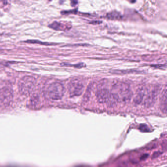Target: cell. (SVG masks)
Wrapping results in <instances>:
<instances>
[{
    "label": "cell",
    "mask_w": 167,
    "mask_h": 167,
    "mask_svg": "<svg viewBox=\"0 0 167 167\" xmlns=\"http://www.w3.org/2000/svg\"><path fill=\"white\" fill-rule=\"evenodd\" d=\"M111 93L116 96L119 101L126 102L130 99L131 92L128 84L123 82L116 83L113 86Z\"/></svg>",
    "instance_id": "6da1fadb"
},
{
    "label": "cell",
    "mask_w": 167,
    "mask_h": 167,
    "mask_svg": "<svg viewBox=\"0 0 167 167\" xmlns=\"http://www.w3.org/2000/svg\"><path fill=\"white\" fill-rule=\"evenodd\" d=\"M47 92L48 97L51 99H61L64 94V87L60 82H55L50 84L47 89Z\"/></svg>",
    "instance_id": "7a4b0ae2"
},
{
    "label": "cell",
    "mask_w": 167,
    "mask_h": 167,
    "mask_svg": "<svg viewBox=\"0 0 167 167\" xmlns=\"http://www.w3.org/2000/svg\"><path fill=\"white\" fill-rule=\"evenodd\" d=\"M36 83L35 78L30 76L23 77L19 82V89L21 93L24 94L30 93Z\"/></svg>",
    "instance_id": "3957f363"
},
{
    "label": "cell",
    "mask_w": 167,
    "mask_h": 167,
    "mask_svg": "<svg viewBox=\"0 0 167 167\" xmlns=\"http://www.w3.org/2000/svg\"><path fill=\"white\" fill-rule=\"evenodd\" d=\"M68 88L70 97H78L81 95L84 91V85L80 79L74 78L70 82Z\"/></svg>",
    "instance_id": "277c9868"
},
{
    "label": "cell",
    "mask_w": 167,
    "mask_h": 167,
    "mask_svg": "<svg viewBox=\"0 0 167 167\" xmlns=\"http://www.w3.org/2000/svg\"><path fill=\"white\" fill-rule=\"evenodd\" d=\"M96 96L100 103H107L109 100L110 92L107 86H106L105 82L100 83L97 88Z\"/></svg>",
    "instance_id": "5b68a950"
},
{
    "label": "cell",
    "mask_w": 167,
    "mask_h": 167,
    "mask_svg": "<svg viewBox=\"0 0 167 167\" xmlns=\"http://www.w3.org/2000/svg\"><path fill=\"white\" fill-rule=\"evenodd\" d=\"M13 91L10 87H4L0 89V105H8L13 100Z\"/></svg>",
    "instance_id": "8992f818"
},
{
    "label": "cell",
    "mask_w": 167,
    "mask_h": 167,
    "mask_svg": "<svg viewBox=\"0 0 167 167\" xmlns=\"http://www.w3.org/2000/svg\"><path fill=\"white\" fill-rule=\"evenodd\" d=\"M160 90L161 88L159 86H155L149 92L144 102L146 107L150 108L154 106Z\"/></svg>",
    "instance_id": "52a82bcc"
},
{
    "label": "cell",
    "mask_w": 167,
    "mask_h": 167,
    "mask_svg": "<svg viewBox=\"0 0 167 167\" xmlns=\"http://www.w3.org/2000/svg\"><path fill=\"white\" fill-rule=\"evenodd\" d=\"M167 89L164 90L160 98V109L162 112L166 114L167 112Z\"/></svg>",
    "instance_id": "ba28073f"
},
{
    "label": "cell",
    "mask_w": 167,
    "mask_h": 167,
    "mask_svg": "<svg viewBox=\"0 0 167 167\" xmlns=\"http://www.w3.org/2000/svg\"><path fill=\"white\" fill-rule=\"evenodd\" d=\"M49 27L52 29L57 30V31H64L69 28V27L68 26L67 24L63 23L61 22H57V21L53 22L51 24V25H49Z\"/></svg>",
    "instance_id": "9c48e42d"
},
{
    "label": "cell",
    "mask_w": 167,
    "mask_h": 167,
    "mask_svg": "<svg viewBox=\"0 0 167 167\" xmlns=\"http://www.w3.org/2000/svg\"><path fill=\"white\" fill-rule=\"evenodd\" d=\"M145 90L143 88H140L138 90L137 93L136 94L134 102L136 105H139L142 103L143 100L144 99V97L145 96Z\"/></svg>",
    "instance_id": "30bf717a"
},
{
    "label": "cell",
    "mask_w": 167,
    "mask_h": 167,
    "mask_svg": "<svg viewBox=\"0 0 167 167\" xmlns=\"http://www.w3.org/2000/svg\"><path fill=\"white\" fill-rule=\"evenodd\" d=\"M107 18L109 19H112V20H119L121 19L122 18L121 13L118 12V11H112L110 13L107 14Z\"/></svg>",
    "instance_id": "8fae6325"
},
{
    "label": "cell",
    "mask_w": 167,
    "mask_h": 167,
    "mask_svg": "<svg viewBox=\"0 0 167 167\" xmlns=\"http://www.w3.org/2000/svg\"><path fill=\"white\" fill-rule=\"evenodd\" d=\"M136 70H114L112 73L117 74H126L133 73L137 72Z\"/></svg>",
    "instance_id": "7c38bea8"
},
{
    "label": "cell",
    "mask_w": 167,
    "mask_h": 167,
    "mask_svg": "<svg viewBox=\"0 0 167 167\" xmlns=\"http://www.w3.org/2000/svg\"><path fill=\"white\" fill-rule=\"evenodd\" d=\"M68 65L72 66H74V68H78V69H79V68H83V67H85L86 66L85 64H84V63H79L75 65L69 64Z\"/></svg>",
    "instance_id": "4fadbf2b"
},
{
    "label": "cell",
    "mask_w": 167,
    "mask_h": 167,
    "mask_svg": "<svg viewBox=\"0 0 167 167\" xmlns=\"http://www.w3.org/2000/svg\"><path fill=\"white\" fill-rule=\"evenodd\" d=\"M28 43H32L40 44L42 45H51L50 44H48V43H44V42H41V41H38V40H29V41H26Z\"/></svg>",
    "instance_id": "5bb4252c"
},
{
    "label": "cell",
    "mask_w": 167,
    "mask_h": 167,
    "mask_svg": "<svg viewBox=\"0 0 167 167\" xmlns=\"http://www.w3.org/2000/svg\"><path fill=\"white\" fill-rule=\"evenodd\" d=\"M78 11V9H74V10H69V11H62V13H76Z\"/></svg>",
    "instance_id": "9a60e30c"
},
{
    "label": "cell",
    "mask_w": 167,
    "mask_h": 167,
    "mask_svg": "<svg viewBox=\"0 0 167 167\" xmlns=\"http://www.w3.org/2000/svg\"><path fill=\"white\" fill-rule=\"evenodd\" d=\"M152 67H154L155 68H159V69H164V68H166V65H151Z\"/></svg>",
    "instance_id": "2e32d148"
},
{
    "label": "cell",
    "mask_w": 167,
    "mask_h": 167,
    "mask_svg": "<svg viewBox=\"0 0 167 167\" xmlns=\"http://www.w3.org/2000/svg\"><path fill=\"white\" fill-rule=\"evenodd\" d=\"M161 154V153L160 152V151H157V152H154V154H153L152 157H153V158H156V157H158Z\"/></svg>",
    "instance_id": "e0dca14e"
},
{
    "label": "cell",
    "mask_w": 167,
    "mask_h": 167,
    "mask_svg": "<svg viewBox=\"0 0 167 167\" xmlns=\"http://www.w3.org/2000/svg\"><path fill=\"white\" fill-rule=\"evenodd\" d=\"M78 2L76 1H71V4L72 6H75L78 4Z\"/></svg>",
    "instance_id": "ac0fdd59"
}]
</instances>
